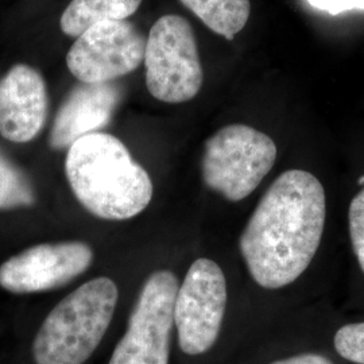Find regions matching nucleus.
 <instances>
[{
    "instance_id": "9",
    "label": "nucleus",
    "mask_w": 364,
    "mask_h": 364,
    "mask_svg": "<svg viewBox=\"0 0 364 364\" xmlns=\"http://www.w3.org/2000/svg\"><path fill=\"white\" fill-rule=\"evenodd\" d=\"M92 262L93 250L84 242L42 243L0 266V287L14 294L58 289L85 273Z\"/></svg>"
},
{
    "instance_id": "6",
    "label": "nucleus",
    "mask_w": 364,
    "mask_h": 364,
    "mask_svg": "<svg viewBox=\"0 0 364 364\" xmlns=\"http://www.w3.org/2000/svg\"><path fill=\"white\" fill-rule=\"evenodd\" d=\"M177 291L178 281L170 270L147 278L108 364H169Z\"/></svg>"
},
{
    "instance_id": "1",
    "label": "nucleus",
    "mask_w": 364,
    "mask_h": 364,
    "mask_svg": "<svg viewBox=\"0 0 364 364\" xmlns=\"http://www.w3.org/2000/svg\"><path fill=\"white\" fill-rule=\"evenodd\" d=\"M326 221L324 185L311 171L279 174L250 216L239 248L254 282L278 290L311 266Z\"/></svg>"
},
{
    "instance_id": "16",
    "label": "nucleus",
    "mask_w": 364,
    "mask_h": 364,
    "mask_svg": "<svg viewBox=\"0 0 364 364\" xmlns=\"http://www.w3.org/2000/svg\"><path fill=\"white\" fill-rule=\"evenodd\" d=\"M348 231L353 255L364 274V186L351 200L348 209Z\"/></svg>"
},
{
    "instance_id": "15",
    "label": "nucleus",
    "mask_w": 364,
    "mask_h": 364,
    "mask_svg": "<svg viewBox=\"0 0 364 364\" xmlns=\"http://www.w3.org/2000/svg\"><path fill=\"white\" fill-rule=\"evenodd\" d=\"M338 355L355 364H364V321L338 328L333 338Z\"/></svg>"
},
{
    "instance_id": "2",
    "label": "nucleus",
    "mask_w": 364,
    "mask_h": 364,
    "mask_svg": "<svg viewBox=\"0 0 364 364\" xmlns=\"http://www.w3.org/2000/svg\"><path fill=\"white\" fill-rule=\"evenodd\" d=\"M66 178L78 203L103 220H130L150 204L149 173L117 136L93 132L68 149Z\"/></svg>"
},
{
    "instance_id": "14",
    "label": "nucleus",
    "mask_w": 364,
    "mask_h": 364,
    "mask_svg": "<svg viewBox=\"0 0 364 364\" xmlns=\"http://www.w3.org/2000/svg\"><path fill=\"white\" fill-rule=\"evenodd\" d=\"M36 204V192L25 173L0 153V210Z\"/></svg>"
},
{
    "instance_id": "10",
    "label": "nucleus",
    "mask_w": 364,
    "mask_h": 364,
    "mask_svg": "<svg viewBox=\"0 0 364 364\" xmlns=\"http://www.w3.org/2000/svg\"><path fill=\"white\" fill-rule=\"evenodd\" d=\"M49 95L43 76L27 64L14 65L0 77V135L14 144H27L43 130Z\"/></svg>"
},
{
    "instance_id": "3",
    "label": "nucleus",
    "mask_w": 364,
    "mask_h": 364,
    "mask_svg": "<svg viewBox=\"0 0 364 364\" xmlns=\"http://www.w3.org/2000/svg\"><path fill=\"white\" fill-rule=\"evenodd\" d=\"M117 299V284L107 277L88 281L66 296L34 338L36 364L85 363L105 338Z\"/></svg>"
},
{
    "instance_id": "4",
    "label": "nucleus",
    "mask_w": 364,
    "mask_h": 364,
    "mask_svg": "<svg viewBox=\"0 0 364 364\" xmlns=\"http://www.w3.org/2000/svg\"><path fill=\"white\" fill-rule=\"evenodd\" d=\"M277 156V144L267 134L247 124H228L204 144L203 180L210 191L237 203L259 186Z\"/></svg>"
},
{
    "instance_id": "12",
    "label": "nucleus",
    "mask_w": 364,
    "mask_h": 364,
    "mask_svg": "<svg viewBox=\"0 0 364 364\" xmlns=\"http://www.w3.org/2000/svg\"><path fill=\"white\" fill-rule=\"evenodd\" d=\"M141 4L142 0H72L61 15L60 26L65 36L77 38L97 23L126 21Z\"/></svg>"
},
{
    "instance_id": "18",
    "label": "nucleus",
    "mask_w": 364,
    "mask_h": 364,
    "mask_svg": "<svg viewBox=\"0 0 364 364\" xmlns=\"http://www.w3.org/2000/svg\"><path fill=\"white\" fill-rule=\"evenodd\" d=\"M270 364H333L326 356L320 355V353H313V352H308V353H299V355H294L290 358H285V359H279L275 360L273 363Z\"/></svg>"
},
{
    "instance_id": "17",
    "label": "nucleus",
    "mask_w": 364,
    "mask_h": 364,
    "mask_svg": "<svg viewBox=\"0 0 364 364\" xmlns=\"http://www.w3.org/2000/svg\"><path fill=\"white\" fill-rule=\"evenodd\" d=\"M313 9L324 13L338 15V14L364 10V0H306Z\"/></svg>"
},
{
    "instance_id": "7",
    "label": "nucleus",
    "mask_w": 364,
    "mask_h": 364,
    "mask_svg": "<svg viewBox=\"0 0 364 364\" xmlns=\"http://www.w3.org/2000/svg\"><path fill=\"white\" fill-rule=\"evenodd\" d=\"M227 308V281L215 260L192 263L174 302V326L186 355L209 351L220 335Z\"/></svg>"
},
{
    "instance_id": "13",
    "label": "nucleus",
    "mask_w": 364,
    "mask_h": 364,
    "mask_svg": "<svg viewBox=\"0 0 364 364\" xmlns=\"http://www.w3.org/2000/svg\"><path fill=\"white\" fill-rule=\"evenodd\" d=\"M210 28L228 41L246 27L251 14L250 0H180Z\"/></svg>"
},
{
    "instance_id": "5",
    "label": "nucleus",
    "mask_w": 364,
    "mask_h": 364,
    "mask_svg": "<svg viewBox=\"0 0 364 364\" xmlns=\"http://www.w3.org/2000/svg\"><path fill=\"white\" fill-rule=\"evenodd\" d=\"M146 85L164 103L180 105L195 99L204 72L195 31L180 15H164L150 28L144 49Z\"/></svg>"
},
{
    "instance_id": "11",
    "label": "nucleus",
    "mask_w": 364,
    "mask_h": 364,
    "mask_svg": "<svg viewBox=\"0 0 364 364\" xmlns=\"http://www.w3.org/2000/svg\"><path fill=\"white\" fill-rule=\"evenodd\" d=\"M122 92L112 82L81 84L75 87L60 107L53 122L49 144L65 150L77 139L99 132L114 117Z\"/></svg>"
},
{
    "instance_id": "8",
    "label": "nucleus",
    "mask_w": 364,
    "mask_h": 364,
    "mask_svg": "<svg viewBox=\"0 0 364 364\" xmlns=\"http://www.w3.org/2000/svg\"><path fill=\"white\" fill-rule=\"evenodd\" d=\"M144 49L146 39L130 22H103L77 37L66 65L81 84H107L144 64Z\"/></svg>"
}]
</instances>
